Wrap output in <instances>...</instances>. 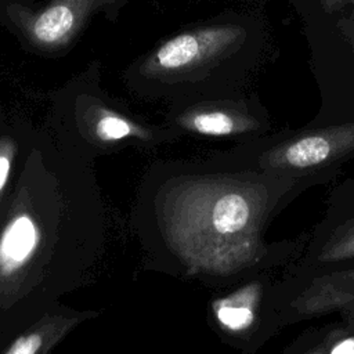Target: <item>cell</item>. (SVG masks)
Returning <instances> with one entry per match:
<instances>
[{
  "mask_svg": "<svg viewBox=\"0 0 354 354\" xmlns=\"http://www.w3.org/2000/svg\"><path fill=\"white\" fill-rule=\"evenodd\" d=\"M40 241L36 223L29 214L15 216L0 235V272L12 274L26 264Z\"/></svg>",
  "mask_w": 354,
  "mask_h": 354,
  "instance_id": "obj_11",
  "label": "cell"
},
{
  "mask_svg": "<svg viewBox=\"0 0 354 354\" xmlns=\"http://www.w3.org/2000/svg\"><path fill=\"white\" fill-rule=\"evenodd\" d=\"M354 263V180L336 183L328 194L322 218L308 231L306 248L292 263L315 268Z\"/></svg>",
  "mask_w": 354,
  "mask_h": 354,
  "instance_id": "obj_8",
  "label": "cell"
},
{
  "mask_svg": "<svg viewBox=\"0 0 354 354\" xmlns=\"http://www.w3.org/2000/svg\"><path fill=\"white\" fill-rule=\"evenodd\" d=\"M314 183L275 176L225 160L185 188L181 234L192 267L220 278L242 279L281 270L303 253L308 232L268 241L272 221Z\"/></svg>",
  "mask_w": 354,
  "mask_h": 354,
  "instance_id": "obj_1",
  "label": "cell"
},
{
  "mask_svg": "<svg viewBox=\"0 0 354 354\" xmlns=\"http://www.w3.org/2000/svg\"><path fill=\"white\" fill-rule=\"evenodd\" d=\"M232 162L275 176L301 178L315 185L336 181L343 165L354 160V120L304 124L271 131L241 142Z\"/></svg>",
  "mask_w": 354,
  "mask_h": 354,
  "instance_id": "obj_3",
  "label": "cell"
},
{
  "mask_svg": "<svg viewBox=\"0 0 354 354\" xmlns=\"http://www.w3.org/2000/svg\"><path fill=\"white\" fill-rule=\"evenodd\" d=\"M304 329L275 354H354V304Z\"/></svg>",
  "mask_w": 354,
  "mask_h": 354,
  "instance_id": "obj_10",
  "label": "cell"
},
{
  "mask_svg": "<svg viewBox=\"0 0 354 354\" xmlns=\"http://www.w3.org/2000/svg\"><path fill=\"white\" fill-rule=\"evenodd\" d=\"M299 17L319 93V106L307 124L354 120V7L326 14L315 6Z\"/></svg>",
  "mask_w": 354,
  "mask_h": 354,
  "instance_id": "obj_4",
  "label": "cell"
},
{
  "mask_svg": "<svg viewBox=\"0 0 354 354\" xmlns=\"http://www.w3.org/2000/svg\"><path fill=\"white\" fill-rule=\"evenodd\" d=\"M281 270H264L239 279V285L212 303L218 329L242 351L261 350L281 329L277 286Z\"/></svg>",
  "mask_w": 354,
  "mask_h": 354,
  "instance_id": "obj_5",
  "label": "cell"
},
{
  "mask_svg": "<svg viewBox=\"0 0 354 354\" xmlns=\"http://www.w3.org/2000/svg\"><path fill=\"white\" fill-rule=\"evenodd\" d=\"M12 156H14V144L8 137H3L0 140V192L7 183Z\"/></svg>",
  "mask_w": 354,
  "mask_h": 354,
  "instance_id": "obj_14",
  "label": "cell"
},
{
  "mask_svg": "<svg viewBox=\"0 0 354 354\" xmlns=\"http://www.w3.org/2000/svg\"><path fill=\"white\" fill-rule=\"evenodd\" d=\"M105 0H51L29 22L22 24L28 41L41 48H58L72 40L87 11Z\"/></svg>",
  "mask_w": 354,
  "mask_h": 354,
  "instance_id": "obj_9",
  "label": "cell"
},
{
  "mask_svg": "<svg viewBox=\"0 0 354 354\" xmlns=\"http://www.w3.org/2000/svg\"><path fill=\"white\" fill-rule=\"evenodd\" d=\"M93 131L104 142H116L136 134L138 129L126 116L100 106L97 118L93 122Z\"/></svg>",
  "mask_w": 354,
  "mask_h": 354,
  "instance_id": "obj_12",
  "label": "cell"
},
{
  "mask_svg": "<svg viewBox=\"0 0 354 354\" xmlns=\"http://www.w3.org/2000/svg\"><path fill=\"white\" fill-rule=\"evenodd\" d=\"M241 1H248V3H270V1H281V0H241ZM288 1L295 11L299 14H301L303 11H306L310 7H315L318 6V0H285Z\"/></svg>",
  "mask_w": 354,
  "mask_h": 354,
  "instance_id": "obj_16",
  "label": "cell"
},
{
  "mask_svg": "<svg viewBox=\"0 0 354 354\" xmlns=\"http://www.w3.org/2000/svg\"><path fill=\"white\" fill-rule=\"evenodd\" d=\"M277 304L283 328L333 315L354 304V263L282 271Z\"/></svg>",
  "mask_w": 354,
  "mask_h": 354,
  "instance_id": "obj_6",
  "label": "cell"
},
{
  "mask_svg": "<svg viewBox=\"0 0 354 354\" xmlns=\"http://www.w3.org/2000/svg\"><path fill=\"white\" fill-rule=\"evenodd\" d=\"M178 124L195 134L236 138L241 142L272 131L268 109L254 91L183 101Z\"/></svg>",
  "mask_w": 354,
  "mask_h": 354,
  "instance_id": "obj_7",
  "label": "cell"
},
{
  "mask_svg": "<svg viewBox=\"0 0 354 354\" xmlns=\"http://www.w3.org/2000/svg\"><path fill=\"white\" fill-rule=\"evenodd\" d=\"M275 57L268 21L257 11H227L163 40L131 65L127 80L140 94L178 101L223 97L249 86Z\"/></svg>",
  "mask_w": 354,
  "mask_h": 354,
  "instance_id": "obj_2",
  "label": "cell"
},
{
  "mask_svg": "<svg viewBox=\"0 0 354 354\" xmlns=\"http://www.w3.org/2000/svg\"><path fill=\"white\" fill-rule=\"evenodd\" d=\"M43 344L40 333H29L15 340L6 354H37Z\"/></svg>",
  "mask_w": 354,
  "mask_h": 354,
  "instance_id": "obj_13",
  "label": "cell"
},
{
  "mask_svg": "<svg viewBox=\"0 0 354 354\" xmlns=\"http://www.w3.org/2000/svg\"><path fill=\"white\" fill-rule=\"evenodd\" d=\"M319 8L326 14H339L354 7V0H318Z\"/></svg>",
  "mask_w": 354,
  "mask_h": 354,
  "instance_id": "obj_15",
  "label": "cell"
}]
</instances>
